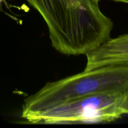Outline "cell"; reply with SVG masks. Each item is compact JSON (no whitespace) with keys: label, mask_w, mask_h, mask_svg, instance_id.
Returning <instances> with one entry per match:
<instances>
[{"label":"cell","mask_w":128,"mask_h":128,"mask_svg":"<svg viewBox=\"0 0 128 128\" xmlns=\"http://www.w3.org/2000/svg\"><path fill=\"white\" fill-rule=\"evenodd\" d=\"M84 71L115 65H128V34L110 38L87 54Z\"/></svg>","instance_id":"277c9868"},{"label":"cell","mask_w":128,"mask_h":128,"mask_svg":"<svg viewBox=\"0 0 128 128\" xmlns=\"http://www.w3.org/2000/svg\"><path fill=\"white\" fill-rule=\"evenodd\" d=\"M99 1H101V0H98ZM110 1H117V2H124V3L128 4V0H110Z\"/></svg>","instance_id":"8992f818"},{"label":"cell","mask_w":128,"mask_h":128,"mask_svg":"<svg viewBox=\"0 0 128 128\" xmlns=\"http://www.w3.org/2000/svg\"><path fill=\"white\" fill-rule=\"evenodd\" d=\"M124 94L105 92L80 98L37 114L28 122L33 124H75L111 122L122 115Z\"/></svg>","instance_id":"3957f363"},{"label":"cell","mask_w":128,"mask_h":128,"mask_svg":"<svg viewBox=\"0 0 128 128\" xmlns=\"http://www.w3.org/2000/svg\"><path fill=\"white\" fill-rule=\"evenodd\" d=\"M120 109L122 114H128V90L123 94Z\"/></svg>","instance_id":"5b68a950"},{"label":"cell","mask_w":128,"mask_h":128,"mask_svg":"<svg viewBox=\"0 0 128 128\" xmlns=\"http://www.w3.org/2000/svg\"><path fill=\"white\" fill-rule=\"evenodd\" d=\"M128 90V65L99 68L46 83L27 98L21 117L26 121L37 114L72 100L105 92L124 94Z\"/></svg>","instance_id":"7a4b0ae2"},{"label":"cell","mask_w":128,"mask_h":128,"mask_svg":"<svg viewBox=\"0 0 128 128\" xmlns=\"http://www.w3.org/2000/svg\"><path fill=\"white\" fill-rule=\"evenodd\" d=\"M5 1H6V0H0V6H1V5L2 4L3 2H5Z\"/></svg>","instance_id":"52a82bcc"},{"label":"cell","mask_w":128,"mask_h":128,"mask_svg":"<svg viewBox=\"0 0 128 128\" xmlns=\"http://www.w3.org/2000/svg\"><path fill=\"white\" fill-rule=\"evenodd\" d=\"M43 18L51 45L66 55L88 54L110 38L113 22L98 0H25Z\"/></svg>","instance_id":"6da1fadb"}]
</instances>
